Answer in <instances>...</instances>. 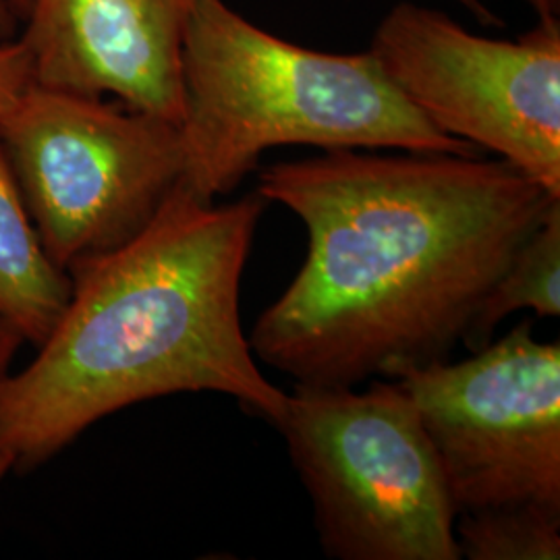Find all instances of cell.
Masks as SVG:
<instances>
[{
	"label": "cell",
	"mask_w": 560,
	"mask_h": 560,
	"mask_svg": "<svg viewBox=\"0 0 560 560\" xmlns=\"http://www.w3.org/2000/svg\"><path fill=\"white\" fill-rule=\"evenodd\" d=\"M463 4H471V9H476V11H480V13H483V9H481L480 4L476 2V0H460Z\"/></svg>",
	"instance_id": "obj_17"
},
{
	"label": "cell",
	"mask_w": 560,
	"mask_h": 560,
	"mask_svg": "<svg viewBox=\"0 0 560 560\" xmlns=\"http://www.w3.org/2000/svg\"><path fill=\"white\" fill-rule=\"evenodd\" d=\"M368 50L442 133L513 164L560 198V18L499 40L402 0Z\"/></svg>",
	"instance_id": "obj_6"
},
{
	"label": "cell",
	"mask_w": 560,
	"mask_h": 560,
	"mask_svg": "<svg viewBox=\"0 0 560 560\" xmlns=\"http://www.w3.org/2000/svg\"><path fill=\"white\" fill-rule=\"evenodd\" d=\"M0 145L67 272L133 240L183 177L177 125L36 81L0 122Z\"/></svg>",
	"instance_id": "obj_5"
},
{
	"label": "cell",
	"mask_w": 560,
	"mask_h": 560,
	"mask_svg": "<svg viewBox=\"0 0 560 560\" xmlns=\"http://www.w3.org/2000/svg\"><path fill=\"white\" fill-rule=\"evenodd\" d=\"M32 0H0V32L13 27L15 20L27 18Z\"/></svg>",
	"instance_id": "obj_14"
},
{
	"label": "cell",
	"mask_w": 560,
	"mask_h": 560,
	"mask_svg": "<svg viewBox=\"0 0 560 560\" xmlns=\"http://www.w3.org/2000/svg\"><path fill=\"white\" fill-rule=\"evenodd\" d=\"M397 381L413 400L459 513L534 506L560 513V342L517 324L469 360Z\"/></svg>",
	"instance_id": "obj_7"
},
{
	"label": "cell",
	"mask_w": 560,
	"mask_h": 560,
	"mask_svg": "<svg viewBox=\"0 0 560 560\" xmlns=\"http://www.w3.org/2000/svg\"><path fill=\"white\" fill-rule=\"evenodd\" d=\"M264 206L201 200L179 180L133 240L75 266L36 360L0 381V453L34 467L96 421L177 393L226 395L277 425L287 393L258 370L240 312Z\"/></svg>",
	"instance_id": "obj_2"
},
{
	"label": "cell",
	"mask_w": 560,
	"mask_h": 560,
	"mask_svg": "<svg viewBox=\"0 0 560 560\" xmlns=\"http://www.w3.org/2000/svg\"><path fill=\"white\" fill-rule=\"evenodd\" d=\"M196 0H32L20 40L34 81L113 96L179 127L180 50Z\"/></svg>",
	"instance_id": "obj_8"
},
{
	"label": "cell",
	"mask_w": 560,
	"mask_h": 560,
	"mask_svg": "<svg viewBox=\"0 0 560 560\" xmlns=\"http://www.w3.org/2000/svg\"><path fill=\"white\" fill-rule=\"evenodd\" d=\"M34 83L32 57L21 40L0 44V122Z\"/></svg>",
	"instance_id": "obj_12"
},
{
	"label": "cell",
	"mask_w": 560,
	"mask_h": 560,
	"mask_svg": "<svg viewBox=\"0 0 560 560\" xmlns=\"http://www.w3.org/2000/svg\"><path fill=\"white\" fill-rule=\"evenodd\" d=\"M521 310H532L538 318L560 316V201L515 249L481 301L463 342L478 351L504 318Z\"/></svg>",
	"instance_id": "obj_10"
},
{
	"label": "cell",
	"mask_w": 560,
	"mask_h": 560,
	"mask_svg": "<svg viewBox=\"0 0 560 560\" xmlns=\"http://www.w3.org/2000/svg\"><path fill=\"white\" fill-rule=\"evenodd\" d=\"M73 280L46 252L0 145V316L40 347L60 320Z\"/></svg>",
	"instance_id": "obj_9"
},
{
	"label": "cell",
	"mask_w": 560,
	"mask_h": 560,
	"mask_svg": "<svg viewBox=\"0 0 560 560\" xmlns=\"http://www.w3.org/2000/svg\"><path fill=\"white\" fill-rule=\"evenodd\" d=\"M258 194L303 222L307 256L249 347L316 386L397 381L446 360L560 201L501 159L353 148L272 164Z\"/></svg>",
	"instance_id": "obj_1"
},
{
	"label": "cell",
	"mask_w": 560,
	"mask_h": 560,
	"mask_svg": "<svg viewBox=\"0 0 560 560\" xmlns=\"http://www.w3.org/2000/svg\"><path fill=\"white\" fill-rule=\"evenodd\" d=\"M180 183L206 201L231 194L279 145L476 156L442 133L365 52H322L196 0L180 50Z\"/></svg>",
	"instance_id": "obj_3"
},
{
	"label": "cell",
	"mask_w": 560,
	"mask_h": 560,
	"mask_svg": "<svg viewBox=\"0 0 560 560\" xmlns=\"http://www.w3.org/2000/svg\"><path fill=\"white\" fill-rule=\"evenodd\" d=\"M538 20H555L560 18V0H523Z\"/></svg>",
	"instance_id": "obj_15"
},
{
	"label": "cell",
	"mask_w": 560,
	"mask_h": 560,
	"mask_svg": "<svg viewBox=\"0 0 560 560\" xmlns=\"http://www.w3.org/2000/svg\"><path fill=\"white\" fill-rule=\"evenodd\" d=\"M15 469V460L11 459L7 453H0V483L7 478L9 471Z\"/></svg>",
	"instance_id": "obj_16"
},
{
	"label": "cell",
	"mask_w": 560,
	"mask_h": 560,
	"mask_svg": "<svg viewBox=\"0 0 560 560\" xmlns=\"http://www.w3.org/2000/svg\"><path fill=\"white\" fill-rule=\"evenodd\" d=\"M455 534L460 559H560V513L546 509L513 506L459 513Z\"/></svg>",
	"instance_id": "obj_11"
},
{
	"label": "cell",
	"mask_w": 560,
	"mask_h": 560,
	"mask_svg": "<svg viewBox=\"0 0 560 560\" xmlns=\"http://www.w3.org/2000/svg\"><path fill=\"white\" fill-rule=\"evenodd\" d=\"M277 428L330 559H460L441 460L399 381L295 382Z\"/></svg>",
	"instance_id": "obj_4"
},
{
	"label": "cell",
	"mask_w": 560,
	"mask_h": 560,
	"mask_svg": "<svg viewBox=\"0 0 560 560\" xmlns=\"http://www.w3.org/2000/svg\"><path fill=\"white\" fill-rule=\"evenodd\" d=\"M21 342L25 340L21 339L18 328L0 316V381L9 374V365L13 355L18 353Z\"/></svg>",
	"instance_id": "obj_13"
}]
</instances>
